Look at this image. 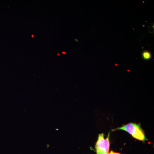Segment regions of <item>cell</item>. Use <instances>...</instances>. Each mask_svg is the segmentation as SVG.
<instances>
[{"instance_id":"1","label":"cell","mask_w":154,"mask_h":154,"mask_svg":"<svg viewBox=\"0 0 154 154\" xmlns=\"http://www.w3.org/2000/svg\"><path fill=\"white\" fill-rule=\"evenodd\" d=\"M118 129L126 131L131 135L133 137L139 140L143 141L147 140L144 132L139 124L131 123L112 129V130L115 131Z\"/></svg>"},{"instance_id":"2","label":"cell","mask_w":154,"mask_h":154,"mask_svg":"<svg viewBox=\"0 0 154 154\" xmlns=\"http://www.w3.org/2000/svg\"><path fill=\"white\" fill-rule=\"evenodd\" d=\"M109 133L106 139L104 138V134H100L98 135V141L96 145V151H103L109 153L110 148Z\"/></svg>"},{"instance_id":"3","label":"cell","mask_w":154,"mask_h":154,"mask_svg":"<svg viewBox=\"0 0 154 154\" xmlns=\"http://www.w3.org/2000/svg\"><path fill=\"white\" fill-rule=\"evenodd\" d=\"M142 56L144 59L148 60L151 58V54L149 52L145 51L143 52Z\"/></svg>"},{"instance_id":"4","label":"cell","mask_w":154,"mask_h":154,"mask_svg":"<svg viewBox=\"0 0 154 154\" xmlns=\"http://www.w3.org/2000/svg\"><path fill=\"white\" fill-rule=\"evenodd\" d=\"M97 154H108L107 153L100 151H96Z\"/></svg>"},{"instance_id":"5","label":"cell","mask_w":154,"mask_h":154,"mask_svg":"<svg viewBox=\"0 0 154 154\" xmlns=\"http://www.w3.org/2000/svg\"><path fill=\"white\" fill-rule=\"evenodd\" d=\"M108 154H120L118 153H116V152H114L112 151H111V152L109 153H108Z\"/></svg>"},{"instance_id":"6","label":"cell","mask_w":154,"mask_h":154,"mask_svg":"<svg viewBox=\"0 0 154 154\" xmlns=\"http://www.w3.org/2000/svg\"><path fill=\"white\" fill-rule=\"evenodd\" d=\"M74 41H76V42H78V40L77 39H74Z\"/></svg>"},{"instance_id":"7","label":"cell","mask_w":154,"mask_h":154,"mask_svg":"<svg viewBox=\"0 0 154 154\" xmlns=\"http://www.w3.org/2000/svg\"><path fill=\"white\" fill-rule=\"evenodd\" d=\"M62 54H65L66 53V52H62Z\"/></svg>"},{"instance_id":"8","label":"cell","mask_w":154,"mask_h":154,"mask_svg":"<svg viewBox=\"0 0 154 154\" xmlns=\"http://www.w3.org/2000/svg\"><path fill=\"white\" fill-rule=\"evenodd\" d=\"M31 37H34V36L33 35H31Z\"/></svg>"}]
</instances>
